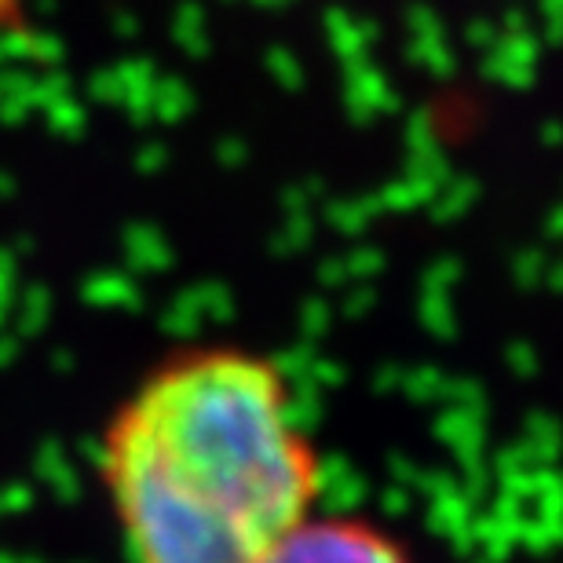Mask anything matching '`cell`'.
Listing matches in <instances>:
<instances>
[{"label":"cell","mask_w":563,"mask_h":563,"mask_svg":"<svg viewBox=\"0 0 563 563\" xmlns=\"http://www.w3.org/2000/svg\"><path fill=\"white\" fill-rule=\"evenodd\" d=\"M99 472L129 563H264L319 494L286 374L228 344L157 363L110 418Z\"/></svg>","instance_id":"obj_1"},{"label":"cell","mask_w":563,"mask_h":563,"mask_svg":"<svg viewBox=\"0 0 563 563\" xmlns=\"http://www.w3.org/2000/svg\"><path fill=\"white\" fill-rule=\"evenodd\" d=\"M264 563H407V556L366 523L308 516Z\"/></svg>","instance_id":"obj_2"}]
</instances>
